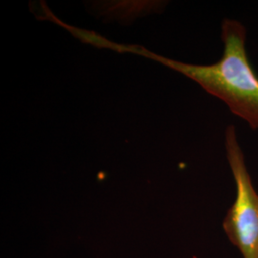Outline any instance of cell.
Here are the masks:
<instances>
[{"mask_svg": "<svg viewBox=\"0 0 258 258\" xmlns=\"http://www.w3.org/2000/svg\"><path fill=\"white\" fill-rule=\"evenodd\" d=\"M226 156L234 180L236 195L223 221V229L243 258H258V192L252 183L237 130L225 131Z\"/></svg>", "mask_w": 258, "mask_h": 258, "instance_id": "obj_2", "label": "cell"}, {"mask_svg": "<svg viewBox=\"0 0 258 258\" xmlns=\"http://www.w3.org/2000/svg\"><path fill=\"white\" fill-rule=\"evenodd\" d=\"M221 39L223 55L212 64L186 63L156 55L141 46L114 44L113 50L143 55L189 78L206 92L221 100L250 128L258 130V76L246 49L247 29L237 19H225Z\"/></svg>", "mask_w": 258, "mask_h": 258, "instance_id": "obj_1", "label": "cell"}]
</instances>
